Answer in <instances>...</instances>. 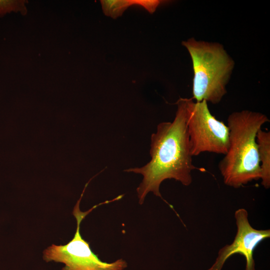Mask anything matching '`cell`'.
Here are the masks:
<instances>
[{
  "label": "cell",
  "instance_id": "8",
  "mask_svg": "<svg viewBox=\"0 0 270 270\" xmlns=\"http://www.w3.org/2000/svg\"><path fill=\"white\" fill-rule=\"evenodd\" d=\"M104 14L116 19L121 16L126 9L134 4V0H101Z\"/></svg>",
  "mask_w": 270,
  "mask_h": 270
},
{
  "label": "cell",
  "instance_id": "2",
  "mask_svg": "<svg viewBox=\"0 0 270 270\" xmlns=\"http://www.w3.org/2000/svg\"><path fill=\"white\" fill-rule=\"evenodd\" d=\"M269 122L264 114L249 110L234 112L228 116V148L218 164L225 184L237 188L260 179L256 134Z\"/></svg>",
  "mask_w": 270,
  "mask_h": 270
},
{
  "label": "cell",
  "instance_id": "1",
  "mask_svg": "<svg viewBox=\"0 0 270 270\" xmlns=\"http://www.w3.org/2000/svg\"><path fill=\"white\" fill-rule=\"evenodd\" d=\"M172 122H162L150 138V160L140 168H130L126 172L142 176L136 188L138 202L144 203L150 192L162 199L160 188L167 179H174L184 186L192 181V172L196 168L192 164L187 130V98H180Z\"/></svg>",
  "mask_w": 270,
  "mask_h": 270
},
{
  "label": "cell",
  "instance_id": "7",
  "mask_svg": "<svg viewBox=\"0 0 270 270\" xmlns=\"http://www.w3.org/2000/svg\"><path fill=\"white\" fill-rule=\"evenodd\" d=\"M258 154L261 170L262 184L270 187V132L260 129L256 134Z\"/></svg>",
  "mask_w": 270,
  "mask_h": 270
},
{
  "label": "cell",
  "instance_id": "10",
  "mask_svg": "<svg viewBox=\"0 0 270 270\" xmlns=\"http://www.w3.org/2000/svg\"><path fill=\"white\" fill-rule=\"evenodd\" d=\"M160 2L157 0H134V4L140 5L146 8L150 13L152 14L160 4Z\"/></svg>",
  "mask_w": 270,
  "mask_h": 270
},
{
  "label": "cell",
  "instance_id": "6",
  "mask_svg": "<svg viewBox=\"0 0 270 270\" xmlns=\"http://www.w3.org/2000/svg\"><path fill=\"white\" fill-rule=\"evenodd\" d=\"M237 232L232 242L220 249L214 264L208 270H221L226 260L234 254L246 258L245 270H255L253 258L254 249L264 240L270 237V230H256L249 222L248 212L243 208L235 212Z\"/></svg>",
  "mask_w": 270,
  "mask_h": 270
},
{
  "label": "cell",
  "instance_id": "9",
  "mask_svg": "<svg viewBox=\"0 0 270 270\" xmlns=\"http://www.w3.org/2000/svg\"><path fill=\"white\" fill-rule=\"evenodd\" d=\"M26 1L0 0V16H2L6 13L11 12H20L23 14L26 13V8L25 4Z\"/></svg>",
  "mask_w": 270,
  "mask_h": 270
},
{
  "label": "cell",
  "instance_id": "3",
  "mask_svg": "<svg viewBox=\"0 0 270 270\" xmlns=\"http://www.w3.org/2000/svg\"><path fill=\"white\" fill-rule=\"evenodd\" d=\"M182 44L192 60L194 76L192 99L213 104L219 103L226 93V85L232 72L234 62L218 42L198 41L190 38Z\"/></svg>",
  "mask_w": 270,
  "mask_h": 270
},
{
  "label": "cell",
  "instance_id": "4",
  "mask_svg": "<svg viewBox=\"0 0 270 270\" xmlns=\"http://www.w3.org/2000/svg\"><path fill=\"white\" fill-rule=\"evenodd\" d=\"M80 198L78 201L73 211L76 218L77 226L74 238L64 245L52 244L43 252V258L46 262L54 261L62 262L65 266L62 270H122L127 266L126 262L120 259L108 263L102 261L98 255L91 250L89 242L84 240L80 233V224L86 216L100 203L88 211L82 212L80 209Z\"/></svg>",
  "mask_w": 270,
  "mask_h": 270
},
{
  "label": "cell",
  "instance_id": "5",
  "mask_svg": "<svg viewBox=\"0 0 270 270\" xmlns=\"http://www.w3.org/2000/svg\"><path fill=\"white\" fill-rule=\"evenodd\" d=\"M187 130L192 156L204 152L226 154L229 145V129L210 112L208 102L187 98Z\"/></svg>",
  "mask_w": 270,
  "mask_h": 270
}]
</instances>
